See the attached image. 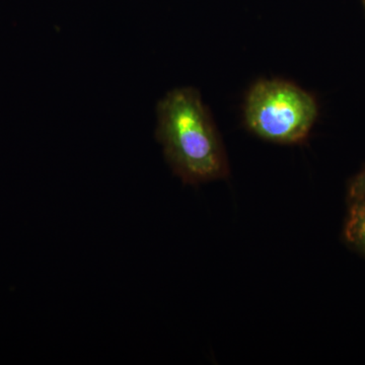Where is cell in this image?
<instances>
[{"mask_svg": "<svg viewBox=\"0 0 365 365\" xmlns=\"http://www.w3.org/2000/svg\"><path fill=\"white\" fill-rule=\"evenodd\" d=\"M344 239L357 253L365 257V196L349 202Z\"/></svg>", "mask_w": 365, "mask_h": 365, "instance_id": "3", "label": "cell"}, {"mask_svg": "<svg viewBox=\"0 0 365 365\" xmlns=\"http://www.w3.org/2000/svg\"><path fill=\"white\" fill-rule=\"evenodd\" d=\"M155 136L165 160L185 184L225 179L228 162L212 117L194 88L169 91L157 106Z\"/></svg>", "mask_w": 365, "mask_h": 365, "instance_id": "1", "label": "cell"}, {"mask_svg": "<svg viewBox=\"0 0 365 365\" xmlns=\"http://www.w3.org/2000/svg\"><path fill=\"white\" fill-rule=\"evenodd\" d=\"M364 196H365V168L359 175L353 178L348 185L347 200L348 202H352Z\"/></svg>", "mask_w": 365, "mask_h": 365, "instance_id": "4", "label": "cell"}, {"mask_svg": "<svg viewBox=\"0 0 365 365\" xmlns=\"http://www.w3.org/2000/svg\"><path fill=\"white\" fill-rule=\"evenodd\" d=\"M318 114V104L311 93L282 79L257 81L245 102V122L249 130L274 143H302Z\"/></svg>", "mask_w": 365, "mask_h": 365, "instance_id": "2", "label": "cell"}, {"mask_svg": "<svg viewBox=\"0 0 365 365\" xmlns=\"http://www.w3.org/2000/svg\"><path fill=\"white\" fill-rule=\"evenodd\" d=\"M362 2H364V9H365V0H362Z\"/></svg>", "mask_w": 365, "mask_h": 365, "instance_id": "5", "label": "cell"}]
</instances>
